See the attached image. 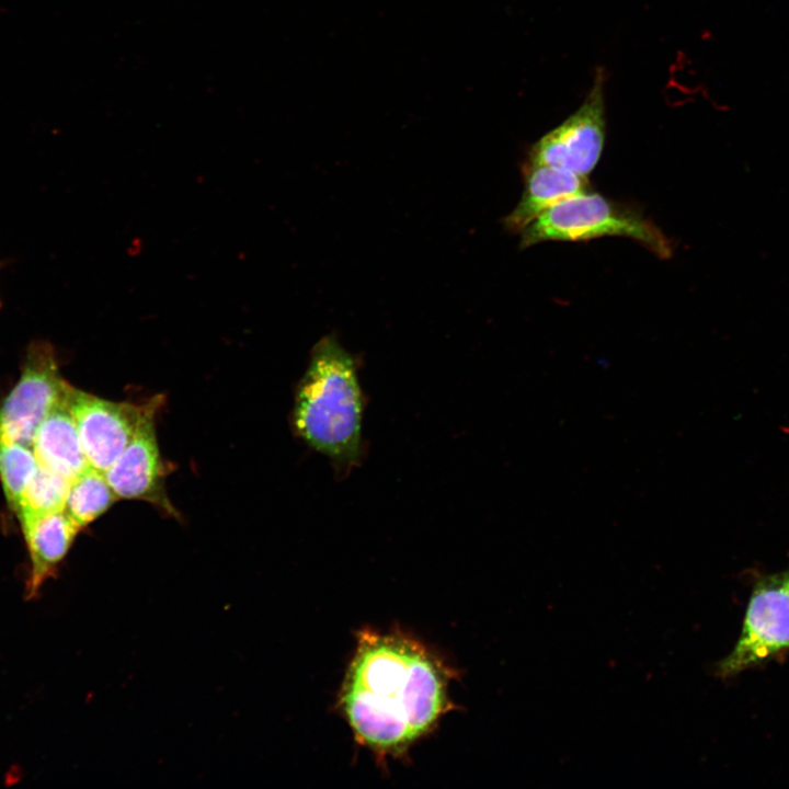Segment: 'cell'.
<instances>
[{"label":"cell","mask_w":789,"mask_h":789,"mask_svg":"<svg viewBox=\"0 0 789 789\" xmlns=\"http://www.w3.org/2000/svg\"><path fill=\"white\" fill-rule=\"evenodd\" d=\"M606 138L605 73L597 69L579 108L531 145L524 165H551L587 176Z\"/></svg>","instance_id":"5b68a950"},{"label":"cell","mask_w":789,"mask_h":789,"mask_svg":"<svg viewBox=\"0 0 789 789\" xmlns=\"http://www.w3.org/2000/svg\"><path fill=\"white\" fill-rule=\"evenodd\" d=\"M519 233L521 249L546 241L622 237L634 240L661 259L672 255L670 240L640 211L591 191L557 203Z\"/></svg>","instance_id":"3957f363"},{"label":"cell","mask_w":789,"mask_h":789,"mask_svg":"<svg viewBox=\"0 0 789 789\" xmlns=\"http://www.w3.org/2000/svg\"><path fill=\"white\" fill-rule=\"evenodd\" d=\"M117 499L104 472L90 466L70 481L65 511L81 528L106 512Z\"/></svg>","instance_id":"7c38bea8"},{"label":"cell","mask_w":789,"mask_h":789,"mask_svg":"<svg viewBox=\"0 0 789 789\" xmlns=\"http://www.w3.org/2000/svg\"><path fill=\"white\" fill-rule=\"evenodd\" d=\"M32 448L41 466L70 481L90 467L66 395L38 427Z\"/></svg>","instance_id":"30bf717a"},{"label":"cell","mask_w":789,"mask_h":789,"mask_svg":"<svg viewBox=\"0 0 789 789\" xmlns=\"http://www.w3.org/2000/svg\"><path fill=\"white\" fill-rule=\"evenodd\" d=\"M69 487L70 480L39 465L15 511L20 523L65 510Z\"/></svg>","instance_id":"4fadbf2b"},{"label":"cell","mask_w":789,"mask_h":789,"mask_svg":"<svg viewBox=\"0 0 789 789\" xmlns=\"http://www.w3.org/2000/svg\"><path fill=\"white\" fill-rule=\"evenodd\" d=\"M445 704L444 675L424 649L395 636L361 639L342 705L362 742L402 748L433 725Z\"/></svg>","instance_id":"6da1fadb"},{"label":"cell","mask_w":789,"mask_h":789,"mask_svg":"<svg viewBox=\"0 0 789 789\" xmlns=\"http://www.w3.org/2000/svg\"><path fill=\"white\" fill-rule=\"evenodd\" d=\"M31 559L28 595H34L67 554L80 527L65 510L21 524Z\"/></svg>","instance_id":"8fae6325"},{"label":"cell","mask_w":789,"mask_h":789,"mask_svg":"<svg viewBox=\"0 0 789 789\" xmlns=\"http://www.w3.org/2000/svg\"><path fill=\"white\" fill-rule=\"evenodd\" d=\"M363 407L355 358L334 335L323 336L298 385L293 421L299 437L341 474L362 457Z\"/></svg>","instance_id":"7a4b0ae2"},{"label":"cell","mask_w":789,"mask_h":789,"mask_svg":"<svg viewBox=\"0 0 789 789\" xmlns=\"http://www.w3.org/2000/svg\"><path fill=\"white\" fill-rule=\"evenodd\" d=\"M524 191L515 208L503 218L504 228L521 232L557 203L590 192L587 176L551 165H523Z\"/></svg>","instance_id":"9c48e42d"},{"label":"cell","mask_w":789,"mask_h":789,"mask_svg":"<svg viewBox=\"0 0 789 789\" xmlns=\"http://www.w3.org/2000/svg\"><path fill=\"white\" fill-rule=\"evenodd\" d=\"M155 414L144 419L129 444L104 474L117 498L146 500L172 511L162 489Z\"/></svg>","instance_id":"ba28073f"},{"label":"cell","mask_w":789,"mask_h":789,"mask_svg":"<svg viewBox=\"0 0 789 789\" xmlns=\"http://www.w3.org/2000/svg\"><path fill=\"white\" fill-rule=\"evenodd\" d=\"M67 402L91 467L105 472L134 437L144 419L157 411L159 398L145 404L113 402L68 384Z\"/></svg>","instance_id":"8992f818"},{"label":"cell","mask_w":789,"mask_h":789,"mask_svg":"<svg viewBox=\"0 0 789 789\" xmlns=\"http://www.w3.org/2000/svg\"><path fill=\"white\" fill-rule=\"evenodd\" d=\"M38 467L32 446L0 441V479L11 510L16 511Z\"/></svg>","instance_id":"5bb4252c"},{"label":"cell","mask_w":789,"mask_h":789,"mask_svg":"<svg viewBox=\"0 0 789 789\" xmlns=\"http://www.w3.org/2000/svg\"><path fill=\"white\" fill-rule=\"evenodd\" d=\"M67 386L52 347L33 344L18 384L0 407V441L32 446L38 427L65 397Z\"/></svg>","instance_id":"52a82bcc"},{"label":"cell","mask_w":789,"mask_h":789,"mask_svg":"<svg viewBox=\"0 0 789 789\" xmlns=\"http://www.w3.org/2000/svg\"><path fill=\"white\" fill-rule=\"evenodd\" d=\"M789 653V569L755 578L740 636L714 674L731 678Z\"/></svg>","instance_id":"277c9868"}]
</instances>
